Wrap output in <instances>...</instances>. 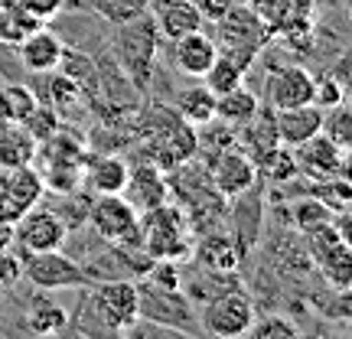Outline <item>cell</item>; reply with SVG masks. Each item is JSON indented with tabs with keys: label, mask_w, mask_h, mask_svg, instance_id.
Instances as JSON below:
<instances>
[{
	"label": "cell",
	"mask_w": 352,
	"mask_h": 339,
	"mask_svg": "<svg viewBox=\"0 0 352 339\" xmlns=\"http://www.w3.org/2000/svg\"><path fill=\"white\" fill-rule=\"evenodd\" d=\"M76 329L82 333H131L140 323L138 281L131 277H108L91 281L78 310Z\"/></svg>",
	"instance_id": "6da1fadb"
},
{
	"label": "cell",
	"mask_w": 352,
	"mask_h": 339,
	"mask_svg": "<svg viewBox=\"0 0 352 339\" xmlns=\"http://www.w3.org/2000/svg\"><path fill=\"white\" fill-rule=\"evenodd\" d=\"M157 50H160V30H157L151 13L114 26L111 63L118 65L121 76L134 85V91H144V88L151 85Z\"/></svg>",
	"instance_id": "7a4b0ae2"
},
{
	"label": "cell",
	"mask_w": 352,
	"mask_h": 339,
	"mask_svg": "<svg viewBox=\"0 0 352 339\" xmlns=\"http://www.w3.org/2000/svg\"><path fill=\"white\" fill-rule=\"evenodd\" d=\"M192 226L186 212L166 199L140 215V248L153 261H189L192 258Z\"/></svg>",
	"instance_id": "3957f363"
},
{
	"label": "cell",
	"mask_w": 352,
	"mask_h": 339,
	"mask_svg": "<svg viewBox=\"0 0 352 339\" xmlns=\"http://www.w3.org/2000/svg\"><path fill=\"white\" fill-rule=\"evenodd\" d=\"M196 323H199V329L206 336H215V339L245 336L248 327L254 323V303L241 287L219 290V294H212L209 300L202 303Z\"/></svg>",
	"instance_id": "277c9868"
},
{
	"label": "cell",
	"mask_w": 352,
	"mask_h": 339,
	"mask_svg": "<svg viewBox=\"0 0 352 339\" xmlns=\"http://www.w3.org/2000/svg\"><path fill=\"white\" fill-rule=\"evenodd\" d=\"M88 226L95 228V235L101 241L140 248V212L124 199V193L91 196V202H88Z\"/></svg>",
	"instance_id": "5b68a950"
},
{
	"label": "cell",
	"mask_w": 352,
	"mask_h": 339,
	"mask_svg": "<svg viewBox=\"0 0 352 339\" xmlns=\"http://www.w3.org/2000/svg\"><path fill=\"white\" fill-rule=\"evenodd\" d=\"M23 277L30 287L46 290V294H56V290H78L88 287L85 267L69 258L63 248H52V252H36L23 258Z\"/></svg>",
	"instance_id": "8992f818"
},
{
	"label": "cell",
	"mask_w": 352,
	"mask_h": 339,
	"mask_svg": "<svg viewBox=\"0 0 352 339\" xmlns=\"http://www.w3.org/2000/svg\"><path fill=\"white\" fill-rule=\"evenodd\" d=\"M138 303H140V316L153 320L160 327L179 329V333H192L199 329L196 314H192V303L183 294V287H157L147 277H138Z\"/></svg>",
	"instance_id": "52a82bcc"
},
{
	"label": "cell",
	"mask_w": 352,
	"mask_h": 339,
	"mask_svg": "<svg viewBox=\"0 0 352 339\" xmlns=\"http://www.w3.org/2000/svg\"><path fill=\"white\" fill-rule=\"evenodd\" d=\"M274 39L271 26L248 7V3H232L219 20H215V46L222 50H258L261 52Z\"/></svg>",
	"instance_id": "ba28073f"
},
{
	"label": "cell",
	"mask_w": 352,
	"mask_h": 339,
	"mask_svg": "<svg viewBox=\"0 0 352 339\" xmlns=\"http://www.w3.org/2000/svg\"><path fill=\"white\" fill-rule=\"evenodd\" d=\"M307 245H310V254L314 261L323 267L327 281L333 284L336 290H346L349 287V267H352V252H349V239L342 235L340 228L333 222H323L307 232Z\"/></svg>",
	"instance_id": "9c48e42d"
},
{
	"label": "cell",
	"mask_w": 352,
	"mask_h": 339,
	"mask_svg": "<svg viewBox=\"0 0 352 339\" xmlns=\"http://www.w3.org/2000/svg\"><path fill=\"white\" fill-rule=\"evenodd\" d=\"M13 241L20 254H36V252H52V248H65L69 241V228L63 226V219L52 212V209H43V206H33L26 209L16 222H13Z\"/></svg>",
	"instance_id": "30bf717a"
},
{
	"label": "cell",
	"mask_w": 352,
	"mask_h": 339,
	"mask_svg": "<svg viewBox=\"0 0 352 339\" xmlns=\"http://www.w3.org/2000/svg\"><path fill=\"white\" fill-rule=\"evenodd\" d=\"M206 170H209V179L212 186L226 196V199H239L245 193H252L254 183H258V166L248 153L239 147V140L226 147V151L206 157Z\"/></svg>",
	"instance_id": "8fae6325"
},
{
	"label": "cell",
	"mask_w": 352,
	"mask_h": 339,
	"mask_svg": "<svg viewBox=\"0 0 352 339\" xmlns=\"http://www.w3.org/2000/svg\"><path fill=\"white\" fill-rule=\"evenodd\" d=\"M294 157H297V170L307 176H314L320 183H327V179H346L349 176V151H342L336 147L333 140L320 131L314 134L310 140H303L294 147Z\"/></svg>",
	"instance_id": "7c38bea8"
},
{
	"label": "cell",
	"mask_w": 352,
	"mask_h": 339,
	"mask_svg": "<svg viewBox=\"0 0 352 339\" xmlns=\"http://www.w3.org/2000/svg\"><path fill=\"white\" fill-rule=\"evenodd\" d=\"M245 258H248V245L235 232H206L192 245V261L199 264L202 271H212V274L239 271Z\"/></svg>",
	"instance_id": "4fadbf2b"
},
{
	"label": "cell",
	"mask_w": 352,
	"mask_h": 339,
	"mask_svg": "<svg viewBox=\"0 0 352 339\" xmlns=\"http://www.w3.org/2000/svg\"><path fill=\"white\" fill-rule=\"evenodd\" d=\"M264 98L271 111H284V108H300V105H314V76L303 65H284L267 76Z\"/></svg>",
	"instance_id": "5bb4252c"
},
{
	"label": "cell",
	"mask_w": 352,
	"mask_h": 339,
	"mask_svg": "<svg viewBox=\"0 0 352 339\" xmlns=\"http://www.w3.org/2000/svg\"><path fill=\"white\" fill-rule=\"evenodd\" d=\"M124 199L138 209L147 212L153 206L170 199V183H166V170H160L151 160H140L138 166H127V186H124Z\"/></svg>",
	"instance_id": "9a60e30c"
},
{
	"label": "cell",
	"mask_w": 352,
	"mask_h": 339,
	"mask_svg": "<svg viewBox=\"0 0 352 339\" xmlns=\"http://www.w3.org/2000/svg\"><path fill=\"white\" fill-rule=\"evenodd\" d=\"M82 186L88 196H108L124 193L127 186V164L118 153H88L82 160Z\"/></svg>",
	"instance_id": "2e32d148"
},
{
	"label": "cell",
	"mask_w": 352,
	"mask_h": 339,
	"mask_svg": "<svg viewBox=\"0 0 352 339\" xmlns=\"http://www.w3.org/2000/svg\"><path fill=\"white\" fill-rule=\"evenodd\" d=\"M170 43H173V65L189 78H202L206 69H209V65L215 63V56H219L215 39L206 36L202 30L186 33V36H179V39H170Z\"/></svg>",
	"instance_id": "e0dca14e"
},
{
	"label": "cell",
	"mask_w": 352,
	"mask_h": 339,
	"mask_svg": "<svg viewBox=\"0 0 352 339\" xmlns=\"http://www.w3.org/2000/svg\"><path fill=\"white\" fill-rule=\"evenodd\" d=\"M274 131L284 147H297L303 140L323 131V108L316 105H300V108H284L274 111Z\"/></svg>",
	"instance_id": "ac0fdd59"
},
{
	"label": "cell",
	"mask_w": 352,
	"mask_h": 339,
	"mask_svg": "<svg viewBox=\"0 0 352 339\" xmlns=\"http://www.w3.org/2000/svg\"><path fill=\"white\" fill-rule=\"evenodd\" d=\"M151 17L160 30V39H179L186 33L202 30V23H206L192 0H164V3L151 7Z\"/></svg>",
	"instance_id": "d6986e66"
},
{
	"label": "cell",
	"mask_w": 352,
	"mask_h": 339,
	"mask_svg": "<svg viewBox=\"0 0 352 339\" xmlns=\"http://www.w3.org/2000/svg\"><path fill=\"white\" fill-rule=\"evenodd\" d=\"M20 63L30 69V72H36V76H46L52 72L56 65H59V56H63V39L56 36L52 30H43L36 26L30 36H23L20 43Z\"/></svg>",
	"instance_id": "ffe728a7"
},
{
	"label": "cell",
	"mask_w": 352,
	"mask_h": 339,
	"mask_svg": "<svg viewBox=\"0 0 352 339\" xmlns=\"http://www.w3.org/2000/svg\"><path fill=\"white\" fill-rule=\"evenodd\" d=\"M36 147H39L36 138H33L20 121L0 127V170L36 164Z\"/></svg>",
	"instance_id": "44dd1931"
},
{
	"label": "cell",
	"mask_w": 352,
	"mask_h": 339,
	"mask_svg": "<svg viewBox=\"0 0 352 339\" xmlns=\"http://www.w3.org/2000/svg\"><path fill=\"white\" fill-rule=\"evenodd\" d=\"M258 108H261V101H258L252 88H245V82L222 91V95H215V118L232 127H241L245 121H252V114Z\"/></svg>",
	"instance_id": "7402d4cb"
},
{
	"label": "cell",
	"mask_w": 352,
	"mask_h": 339,
	"mask_svg": "<svg viewBox=\"0 0 352 339\" xmlns=\"http://www.w3.org/2000/svg\"><path fill=\"white\" fill-rule=\"evenodd\" d=\"M56 69L65 72L72 82H78V88L85 91V98H91V95H98L101 91L98 63H95L91 56H85V52L72 50V46H63V56H59V65H56Z\"/></svg>",
	"instance_id": "603a6c76"
},
{
	"label": "cell",
	"mask_w": 352,
	"mask_h": 339,
	"mask_svg": "<svg viewBox=\"0 0 352 339\" xmlns=\"http://www.w3.org/2000/svg\"><path fill=\"white\" fill-rule=\"evenodd\" d=\"M173 111L186 121V124L199 127L215 118V95L206 85H189L173 98Z\"/></svg>",
	"instance_id": "cb8c5ba5"
},
{
	"label": "cell",
	"mask_w": 352,
	"mask_h": 339,
	"mask_svg": "<svg viewBox=\"0 0 352 339\" xmlns=\"http://www.w3.org/2000/svg\"><path fill=\"white\" fill-rule=\"evenodd\" d=\"M7 183H10L13 202H16V209H20V215H23L26 209H33V206H39V199H43V193H46V186H43V176H39V170H36L33 164H26V166H13V170H7Z\"/></svg>",
	"instance_id": "d4e9b609"
},
{
	"label": "cell",
	"mask_w": 352,
	"mask_h": 339,
	"mask_svg": "<svg viewBox=\"0 0 352 339\" xmlns=\"http://www.w3.org/2000/svg\"><path fill=\"white\" fill-rule=\"evenodd\" d=\"M23 323L30 333H36V336H56V333H65L69 329V314H65V307L52 300H33L30 303V310L23 314Z\"/></svg>",
	"instance_id": "484cf974"
},
{
	"label": "cell",
	"mask_w": 352,
	"mask_h": 339,
	"mask_svg": "<svg viewBox=\"0 0 352 339\" xmlns=\"http://www.w3.org/2000/svg\"><path fill=\"white\" fill-rule=\"evenodd\" d=\"M88 10H95L108 26H121L127 20H138L144 13H151L147 0H85Z\"/></svg>",
	"instance_id": "4316f807"
},
{
	"label": "cell",
	"mask_w": 352,
	"mask_h": 339,
	"mask_svg": "<svg viewBox=\"0 0 352 339\" xmlns=\"http://www.w3.org/2000/svg\"><path fill=\"white\" fill-rule=\"evenodd\" d=\"M248 7L271 26L274 36L284 33V30L297 20V13H300V3H297V0H248Z\"/></svg>",
	"instance_id": "83f0119b"
},
{
	"label": "cell",
	"mask_w": 352,
	"mask_h": 339,
	"mask_svg": "<svg viewBox=\"0 0 352 339\" xmlns=\"http://www.w3.org/2000/svg\"><path fill=\"white\" fill-rule=\"evenodd\" d=\"M36 26H43V20H36L33 13H26L16 3H7V10L0 13V39L3 43H20L23 36H30Z\"/></svg>",
	"instance_id": "f1b7e54d"
},
{
	"label": "cell",
	"mask_w": 352,
	"mask_h": 339,
	"mask_svg": "<svg viewBox=\"0 0 352 339\" xmlns=\"http://www.w3.org/2000/svg\"><path fill=\"white\" fill-rule=\"evenodd\" d=\"M202 82H206V88H209L212 95H222V91H228V88H235V85L245 82V69H239L228 56L219 52V56H215V63L206 69Z\"/></svg>",
	"instance_id": "f546056e"
},
{
	"label": "cell",
	"mask_w": 352,
	"mask_h": 339,
	"mask_svg": "<svg viewBox=\"0 0 352 339\" xmlns=\"http://www.w3.org/2000/svg\"><path fill=\"white\" fill-rule=\"evenodd\" d=\"M88 202H91V196H88V193H78V189L59 196V209H52V212L63 219V226L69 228V235L78 232L82 226H88Z\"/></svg>",
	"instance_id": "4dcf8cb0"
},
{
	"label": "cell",
	"mask_w": 352,
	"mask_h": 339,
	"mask_svg": "<svg viewBox=\"0 0 352 339\" xmlns=\"http://www.w3.org/2000/svg\"><path fill=\"white\" fill-rule=\"evenodd\" d=\"M333 206L323 199H300L290 206V219H294V226L300 228V232H310V228L323 226V222H333Z\"/></svg>",
	"instance_id": "1f68e13d"
},
{
	"label": "cell",
	"mask_w": 352,
	"mask_h": 339,
	"mask_svg": "<svg viewBox=\"0 0 352 339\" xmlns=\"http://www.w3.org/2000/svg\"><path fill=\"white\" fill-rule=\"evenodd\" d=\"M323 131H327V138L333 140L336 147L349 151V144H352V111H349L346 101H340L336 108L323 111Z\"/></svg>",
	"instance_id": "d6a6232c"
},
{
	"label": "cell",
	"mask_w": 352,
	"mask_h": 339,
	"mask_svg": "<svg viewBox=\"0 0 352 339\" xmlns=\"http://www.w3.org/2000/svg\"><path fill=\"white\" fill-rule=\"evenodd\" d=\"M258 173H267V176H271V183H290L294 176L300 173V170H297V157H294V147H284V144H277L274 151L267 153V160L258 166Z\"/></svg>",
	"instance_id": "836d02e7"
},
{
	"label": "cell",
	"mask_w": 352,
	"mask_h": 339,
	"mask_svg": "<svg viewBox=\"0 0 352 339\" xmlns=\"http://www.w3.org/2000/svg\"><path fill=\"white\" fill-rule=\"evenodd\" d=\"M20 124H23L26 131H30V134L36 138V144H43V140L52 138V134H56V131L63 127V114L56 111L52 105H36V108L26 114Z\"/></svg>",
	"instance_id": "e575fe53"
},
{
	"label": "cell",
	"mask_w": 352,
	"mask_h": 339,
	"mask_svg": "<svg viewBox=\"0 0 352 339\" xmlns=\"http://www.w3.org/2000/svg\"><path fill=\"white\" fill-rule=\"evenodd\" d=\"M297 333H300L297 323H290L284 314H264L261 320L254 316V323L248 327L245 336H252V339H294Z\"/></svg>",
	"instance_id": "d590c367"
},
{
	"label": "cell",
	"mask_w": 352,
	"mask_h": 339,
	"mask_svg": "<svg viewBox=\"0 0 352 339\" xmlns=\"http://www.w3.org/2000/svg\"><path fill=\"white\" fill-rule=\"evenodd\" d=\"M52 72H56V69H52ZM82 98H85V91L78 88V82H72V78L65 76V72H56V76L50 78V101L59 114H63L65 108H76Z\"/></svg>",
	"instance_id": "8d00e7d4"
},
{
	"label": "cell",
	"mask_w": 352,
	"mask_h": 339,
	"mask_svg": "<svg viewBox=\"0 0 352 339\" xmlns=\"http://www.w3.org/2000/svg\"><path fill=\"white\" fill-rule=\"evenodd\" d=\"M340 101H346V82L336 76H320L314 78V105L316 108H323V111H329V108H336Z\"/></svg>",
	"instance_id": "74e56055"
},
{
	"label": "cell",
	"mask_w": 352,
	"mask_h": 339,
	"mask_svg": "<svg viewBox=\"0 0 352 339\" xmlns=\"http://www.w3.org/2000/svg\"><path fill=\"white\" fill-rule=\"evenodd\" d=\"M3 98H7V108H10L13 121H23L26 114L39 105V98L33 95V88H26V85H7L3 88Z\"/></svg>",
	"instance_id": "f35d334b"
},
{
	"label": "cell",
	"mask_w": 352,
	"mask_h": 339,
	"mask_svg": "<svg viewBox=\"0 0 352 339\" xmlns=\"http://www.w3.org/2000/svg\"><path fill=\"white\" fill-rule=\"evenodd\" d=\"M23 277V258H13L10 248L0 252V290H10Z\"/></svg>",
	"instance_id": "ab89813d"
},
{
	"label": "cell",
	"mask_w": 352,
	"mask_h": 339,
	"mask_svg": "<svg viewBox=\"0 0 352 339\" xmlns=\"http://www.w3.org/2000/svg\"><path fill=\"white\" fill-rule=\"evenodd\" d=\"M20 219V209L13 202L10 183H7V170H0V226H13Z\"/></svg>",
	"instance_id": "60d3db41"
},
{
	"label": "cell",
	"mask_w": 352,
	"mask_h": 339,
	"mask_svg": "<svg viewBox=\"0 0 352 339\" xmlns=\"http://www.w3.org/2000/svg\"><path fill=\"white\" fill-rule=\"evenodd\" d=\"M10 3L23 7V10H26V13H33L36 20H50V17H56V13L63 10L65 0H10Z\"/></svg>",
	"instance_id": "b9f144b4"
},
{
	"label": "cell",
	"mask_w": 352,
	"mask_h": 339,
	"mask_svg": "<svg viewBox=\"0 0 352 339\" xmlns=\"http://www.w3.org/2000/svg\"><path fill=\"white\" fill-rule=\"evenodd\" d=\"M192 3L199 7V13H202V20H206V23H215V20H219V17L235 3V0H192Z\"/></svg>",
	"instance_id": "7bdbcfd3"
},
{
	"label": "cell",
	"mask_w": 352,
	"mask_h": 339,
	"mask_svg": "<svg viewBox=\"0 0 352 339\" xmlns=\"http://www.w3.org/2000/svg\"><path fill=\"white\" fill-rule=\"evenodd\" d=\"M13 245V226H0V252H7Z\"/></svg>",
	"instance_id": "ee69618b"
},
{
	"label": "cell",
	"mask_w": 352,
	"mask_h": 339,
	"mask_svg": "<svg viewBox=\"0 0 352 339\" xmlns=\"http://www.w3.org/2000/svg\"><path fill=\"white\" fill-rule=\"evenodd\" d=\"M7 124H13V118H10V108H7V98H3V88H0V127Z\"/></svg>",
	"instance_id": "f6af8a7d"
},
{
	"label": "cell",
	"mask_w": 352,
	"mask_h": 339,
	"mask_svg": "<svg viewBox=\"0 0 352 339\" xmlns=\"http://www.w3.org/2000/svg\"><path fill=\"white\" fill-rule=\"evenodd\" d=\"M157 3H164V0H147V7H157Z\"/></svg>",
	"instance_id": "bcb514c9"
}]
</instances>
